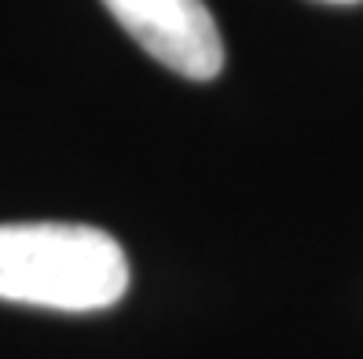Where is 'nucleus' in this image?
I'll list each match as a JSON object with an SVG mask.
<instances>
[{"instance_id": "nucleus-1", "label": "nucleus", "mask_w": 363, "mask_h": 359, "mask_svg": "<svg viewBox=\"0 0 363 359\" xmlns=\"http://www.w3.org/2000/svg\"><path fill=\"white\" fill-rule=\"evenodd\" d=\"M129 290L125 249L89 224H0V301L99 312Z\"/></svg>"}, {"instance_id": "nucleus-2", "label": "nucleus", "mask_w": 363, "mask_h": 359, "mask_svg": "<svg viewBox=\"0 0 363 359\" xmlns=\"http://www.w3.org/2000/svg\"><path fill=\"white\" fill-rule=\"evenodd\" d=\"M136 45L191 81H209L224 67V40L202 0H103Z\"/></svg>"}, {"instance_id": "nucleus-3", "label": "nucleus", "mask_w": 363, "mask_h": 359, "mask_svg": "<svg viewBox=\"0 0 363 359\" xmlns=\"http://www.w3.org/2000/svg\"><path fill=\"white\" fill-rule=\"evenodd\" d=\"M327 4H356V0H327Z\"/></svg>"}]
</instances>
